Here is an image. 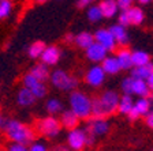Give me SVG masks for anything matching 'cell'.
I'll list each match as a JSON object with an SVG mask.
<instances>
[{
  "label": "cell",
  "instance_id": "37",
  "mask_svg": "<svg viewBox=\"0 0 153 151\" xmlns=\"http://www.w3.org/2000/svg\"><path fill=\"white\" fill-rule=\"evenodd\" d=\"M94 0H78V3H76V6H78V8H85V7H88L90 3H93Z\"/></svg>",
  "mask_w": 153,
  "mask_h": 151
},
{
  "label": "cell",
  "instance_id": "33",
  "mask_svg": "<svg viewBox=\"0 0 153 151\" xmlns=\"http://www.w3.org/2000/svg\"><path fill=\"white\" fill-rule=\"evenodd\" d=\"M29 150L30 151H45L47 150V146L41 142H34V140H33V142L29 144Z\"/></svg>",
  "mask_w": 153,
  "mask_h": 151
},
{
  "label": "cell",
  "instance_id": "41",
  "mask_svg": "<svg viewBox=\"0 0 153 151\" xmlns=\"http://www.w3.org/2000/svg\"><path fill=\"white\" fill-rule=\"evenodd\" d=\"M6 117L3 116V114L0 113V131H1V129H3V127H4V124H6Z\"/></svg>",
  "mask_w": 153,
  "mask_h": 151
},
{
  "label": "cell",
  "instance_id": "27",
  "mask_svg": "<svg viewBox=\"0 0 153 151\" xmlns=\"http://www.w3.org/2000/svg\"><path fill=\"white\" fill-rule=\"evenodd\" d=\"M14 10V4L11 0H1L0 1V22L7 19Z\"/></svg>",
  "mask_w": 153,
  "mask_h": 151
},
{
  "label": "cell",
  "instance_id": "40",
  "mask_svg": "<svg viewBox=\"0 0 153 151\" xmlns=\"http://www.w3.org/2000/svg\"><path fill=\"white\" fill-rule=\"evenodd\" d=\"M146 83H148V86H149L150 90H153V72L150 74V76L146 79Z\"/></svg>",
  "mask_w": 153,
  "mask_h": 151
},
{
  "label": "cell",
  "instance_id": "16",
  "mask_svg": "<svg viewBox=\"0 0 153 151\" xmlns=\"http://www.w3.org/2000/svg\"><path fill=\"white\" fill-rule=\"evenodd\" d=\"M29 72L32 74L33 76H36L37 79L42 80V82H47L48 79H49V75H51L49 69H48V66H47V64H44V63L34 64V66L30 68V71H29Z\"/></svg>",
  "mask_w": 153,
  "mask_h": 151
},
{
  "label": "cell",
  "instance_id": "25",
  "mask_svg": "<svg viewBox=\"0 0 153 151\" xmlns=\"http://www.w3.org/2000/svg\"><path fill=\"white\" fill-rule=\"evenodd\" d=\"M45 109L49 114L55 116L57 113H62L63 112V104H62L59 99L56 98H51V99L47 101V104H45Z\"/></svg>",
  "mask_w": 153,
  "mask_h": 151
},
{
  "label": "cell",
  "instance_id": "8",
  "mask_svg": "<svg viewBox=\"0 0 153 151\" xmlns=\"http://www.w3.org/2000/svg\"><path fill=\"white\" fill-rule=\"evenodd\" d=\"M67 144L71 150H82L86 146V132L85 129H79L78 127L68 131Z\"/></svg>",
  "mask_w": 153,
  "mask_h": 151
},
{
  "label": "cell",
  "instance_id": "12",
  "mask_svg": "<svg viewBox=\"0 0 153 151\" xmlns=\"http://www.w3.org/2000/svg\"><path fill=\"white\" fill-rule=\"evenodd\" d=\"M94 41L101 44L107 50H112L115 48V44H116V41H115L114 35L111 34V32H109V30H105V29H100V30L96 32Z\"/></svg>",
  "mask_w": 153,
  "mask_h": 151
},
{
  "label": "cell",
  "instance_id": "6",
  "mask_svg": "<svg viewBox=\"0 0 153 151\" xmlns=\"http://www.w3.org/2000/svg\"><path fill=\"white\" fill-rule=\"evenodd\" d=\"M22 85L25 86V87H27L29 90H30V91L37 97V99L44 98L45 95H47L48 90H47V85H45V82H42V80L37 79L36 76H33L30 72H27V74L23 75Z\"/></svg>",
  "mask_w": 153,
  "mask_h": 151
},
{
  "label": "cell",
  "instance_id": "4",
  "mask_svg": "<svg viewBox=\"0 0 153 151\" xmlns=\"http://www.w3.org/2000/svg\"><path fill=\"white\" fill-rule=\"evenodd\" d=\"M49 80L52 86L59 88L60 91H73L78 86V80L63 69H55L53 72H51Z\"/></svg>",
  "mask_w": 153,
  "mask_h": 151
},
{
  "label": "cell",
  "instance_id": "9",
  "mask_svg": "<svg viewBox=\"0 0 153 151\" xmlns=\"http://www.w3.org/2000/svg\"><path fill=\"white\" fill-rule=\"evenodd\" d=\"M60 57H62L60 49L57 46H55V45H51V46H45L44 52L40 56V60H41V63L47 64L49 67V66H56L59 63Z\"/></svg>",
  "mask_w": 153,
  "mask_h": 151
},
{
  "label": "cell",
  "instance_id": "1",
  "mask_svg": "<svg viewBox=\"0 0 153 151\" xmlns=\"http://www.w3.org/2000/svg\"><path fill=\"white\" fill-rule=\"evenodd\" d=\"M3 132L8 142H19L23 144H30L34 140V129L32 127L21 123L19 120L8 119L3 127Z\"/></svg>",
  "mask_w": 153,
  "mask_h": 151
},
{
  "label": "cell",
  "instance_id": "43",
  "mask_svg": "<svg viewBox=\"0 0 153 151\" xmlns=\"http://www.w3.org/2000/svg\"><path fill=\"white\" fill-rule=\"evenodd\" d=\"M140 3H142V4H148L149 1H152V0H138Z\"/></svg>",
  "mask_w": 153,
  "mask_h": 151
},
{
  "label": "cell",
  "instance_id": "35",
  "mask_svg": "<svg viewBox=\"0 0 153 151\" xmlns=\"http://www.w3.org/2000/svg\"><path fill=\"white\" fill-rule=\"evenodd\" d=\"M116 3H118V7L120 10H127L128 7H131L133 0H116Z\"/></svg>",
  "mask_w": 153,
  "mask_h": 151
},
{
  "label": "cell",
  "instance_id": "22",
  "mask_svg": "<svg viewBox=\"0 0 153 151\" xmlns=\"http://www.w3.org/2000/svg\"><path fill=\"white\" fill-rule=\"evenodd\" d=\"M74 42H75L79 48L86 49L89 45H92L93 42H94V35H92L89 32H82V33H79L78 35H75Z\"/></svg>",
  "mask_w": 153,
  "mask_h": 151
},
{
  "label": "cell",
  "instance_id": "11",
  "mask_svg": "<svg viewBox=\"0 0 153 151\" xmlns=\"http://www.w3.org/2000/svg\"><path fill=\"white\" fill-rule=\"evenodd\" d=\"M107 52H108V50L105 49L101 44L94 41L92 45H89V46L86 48V57H88L90 61L99 63V61L104 60V57L107 56Z\"/></svg>",
  "mask_w": 153,
  "mask_h": 151
},
{
  "label": "cell",
  "instance_id": "28",
  "mask_svg": "<svg viewBox=\"0 0 153 151\" xmlns=\"http://www.w3.org/2000/svg\"><path fill=\"white\" fill-rule=\"evenodd\" d=\"M131 60H133V66H143V64L149 63V55L146 52H142V50H137V52H134L131 53Z\"/></svg>",
  "mask_w": 153,
  "mask_h": 151
},
{
  "label": "cell",
  "instance_id": "10",
  "mask_svg": "<svg viewBox=\"0 0 153 151\" xmlns=\"http://www.w3.org/2000/svg\"><path fill=\"white\" fill-rule=\"evenodd\" d=\"M85 79H86V83H88V85L93 86V87H99L105 79V72H104V69H102V67H100V66L92 67V68L86 72Z\"/></svg>",
  "mask_w": 153,
  "mask_h": 151
},
{
  "label": "cell",
  "instance_id": "39",
  "mask_svg": "<svg viewBox=\"0 0 153 151\" xmlns=\"http://www.w3.org/2000/svg\"><path fill=\"white\" fill-rule=\"evenodd\" d=\"M74 40H75V35H74L73 33H68V34H66V37H64V41L68 42V44L74 42Z\"/></svg>",
  "mask_w": 153,
  "mask_h": 151
},
{
  "label": "cell",
  "instance_id": "32",
  "mask_svg": "<svg viewBox=\"0 0 153 151\" xmlns=\"http://www.w3.org/2000/svg\"><path fill=\"white\" fill-rule=\"evenodd\" d=\"M8 151H26L29 150V146L27 144H23V143H19V142H10V146L7 147Z\"/></svg>",
  "mask_w": 153,
  "mask_h": 151
},
{
  "label": "cell",
  "instance_id": "20",
  "mask_svg": "<svg viewBox=\"0 0 153 151\" xmlns=\"http://www.w3.org/2000/svg\"><path fill=\"white\" fill-rule=\"evenodd\" d=\"M109 32H111V34L114 35L115 41L118 42V44L126 45L128 42V35H127V33H126V30H124V26L115 25L109 29Z\"/></svg>",
  "mask_w": 153,
  "mask_h": 151
},
{
  "label": "cell",
  "instance_id": "18",
  "mask_svg": "<svg viewBox=\"0 0 153 151\" xmlns=\"http://www.w3.org/2000/svg\"><path fill=\"white\" fill-rule=\"evenodd\" d=\"M99 7L101 10L102 16H105V18H112L119 8L116 0H102Z\"/></svg>",
  "mask_w": 153,
  "mask_h": 151
},
{
  "label": "cell",
  "instance_id": "36",
  "mask_svg": "<svg viewBox=\"0 0 153 151\" xmlns=\"http://www.w3.org/2000/svg\"><path fill=\"white\" fill-rule=\"evenodd\" d=\"M127 116H128V119L131 120V121H134V120H137L138 117H140V113H138V110H137V108L133 105V108L130 109V112L127 113Z\"/></svg>",
  "mask_w": 153,
  "mask_h": 151
},
{
  "label": "cell",
  "instance_id": "24",
  "mask_svg": "<svg viewBox=\"0 0 153 151\" xmlns=\"http://www.w3.org/2000/svg\"><path fill=\"white\" fill-rule=\"evenodd\" d=\"M45 42L42 41H34L30 46L27 48V56L30 57V59L36 60V59H40V56H41V53L44 52L45 49Z\"/></svg>",
  "mask_w": 153,
  "mask_h": 151
},
{
  "label": "cell",
  "instance_id": "2",
  "mask_svg": "<svg viewBox=\"0 0 153 151\" xmlns=\"http://www.w3.org/2000/svg\"><path fill=\"white\" fill-rule=\"evenodd\" d=\"M119 95L115 91H105L101 97L92 99V114L96 117H107L118 109Z\"/></svg>",
  "mask_w": 153,
  "mask_h": 151
},
{
  "label": "cell",
  "instance_id": "5",
  "mask_svg": "<svg viewBox=\"0 0 153 151\" xmlns=\"http://www.w3.org/2000/svg\"><path fill=\"white\" fill-rule=\"evenodd\" d=\"M60 129H62L60 120H57L52 114L48 117H44L41 120H38V123H37V131L48 139L56 138L60 133Z\"/></svg>",
  "mask_w": 153,
  "mask_h": 151
},
{
  "label": "cell",
  "instance_id": "3",
  "mask_svg": "<svg viewBox=\"0 0 153 151\" xmlns=\"http://www.w3.org/2000/svg\"><path fill=\"white\" fill-rule=\"evenodd\" d=\"M70 108L79 119H88L92 114V99L81 91H71Z\"/></svg>",
  "mask_w": 153,
  "mask_h": 151
},
{
  "label": "cell",
  "instance_id": "44",
  "mask_svg": "<svg viewBox=\"0 0 153 151\" xmlns=\"http://www.w3.org/2000/svg\"><path fill=\"white\" fill-rule=\"evenodd\" d=\"M36 1H37V3H40V4H41V3H45L47 0H36Z\"/></svg>",
  "mask_w": 153,
  "mask_h": 151
},
{
  "label": "cell",
  "instance_id": "30",
  "mask_svg": "<svg viewBox=\"0 0 153 151\" xmlns=\"http://www.w3.org/2000/svg\"><path fill=\"white\" fill-rule=\"evenodd\" d=\"M102 18V14H101V10H100L99 6H92L89 7L88 10V19L90 22H97L100 19Z\"/></svg>",
  "mask_w": 153,
  "mask_h": 151
},
{
  "label": "cell",
  "instance_id": "31",
  "mask_svg": "<svg viewBox=\"0 0 153 151\" xmlns=\"http://www.w3.org/2000/svg\"><path fill=\"white\" fill-rule=\"evenodd\" d=\"M122 90L124 94H133V78H126L122 82Z\"/></svg>",
  "mask_w": 153,
  "mask_h": 151
},
{
  "label": "cell",
  "instance_id": "29",
  "mask_svg": "<svg viewBox=\"0 0 153 151\" xmlns=\"http://www.w3.org/2000/svg\"><path fill=\"white\" fill-rule=\"evenodd\" d=\"M134 106L137 108L140 116H146V114L150 112V104H149L148 97H141L140 99L134 104Z\"/></svg>",
  "mask_w": 153,
  "mask_h": 151
},
{
  "label": "cell",
  "instance_id": "13",
  "mask_svg": "<svg viewBox=\"0 0 153 151\" xmlns=\"http://www.w3.org/2000/svg\"><path fill=\"white\" fill-rule=\"evenodd\" d=\"M36 101H37V97H36L27 87L22 86V87L19 88L18 94H16V104H18L19 106L29 108V106H32V105H34Z\"/></svg>",
  "mask_w": 153,
  "mask_h": 151
},
{
  "label": "cell",
  "instance_id": "45",
  "mask_svg": "<svg viewBox=\"0 0 153 151\" xmlns=\"http://www.w3.org/2000/svg\"><path fill=\"white\" fill-rule=\"evenodd\" d=\"M0 1H1V0H0Z\"/></svg>",
  "mask_w": 153,
  "mask_h": 151
},
{
  "label": "cell",
  "instance_id": "7",
  "mask_svg": "<svg viewBox=\"0 0 153 151\" xmlns=\"http://www.w3.org/2000/svg\"><path fill=\"white\" fill-rule=\"evenodd\" d=\"M86 132L93 133L94 136H101L108 132V123L104 120V117L89 116L85 127Z\"/></svg>",
  "mask_w": 153,
  "mask_h": 151
},
{
  "label": "cell",
  "instance_id": "21",
  "mask_svg": "<svg viewBox=\"0 0 153 151\" xmlns=\"http://www.w3.org/2000/svg\"><path fill=\"white\" fill-rule=\"evenodd\" d=\"M118 59L119 64H120L122 69H130L133 67V60H131V53L128 52L127 49H120L118 50Z\"/></svg>",
  "mask_w": 153,
  "mask_h": 151
},
{
  "label": "cell",
  "instance_id": "23",
  "mask_svg": "<svg viewBox=\"0 0 153 151\" xmlns=\"http://www.w3.org/2000/svg\"><path fill=\"white\" fill-rule=\"evenodd\" d=\"M126 13H127L130 25L131 23H133V25H140V23H142L143 13L141 8H138V7H128V8L126 10Z\"/></svg>",
  "mask_w": 153,
  "mask_h": 151
},
{
  "label": "cell",
  "instance_id": "42",
  "mask_svg": "<svg viewBox=\"0 0 153 151\" xmlns=\"http://www.w3.org/2000/svg\"><path fill=\"white\" fill-rule=\"evenodd\" d=\"M148 99H149V104H150V110H153V94H149Z\"/></svg>",
  "mask_w": 153,
  "mask_h": 151
},
{
  "label": "cell",
  "instance_id": "26",
  "mask_svg": "<svg viewBox=\"0 0 153 151\" xmlns=\"http://www.w3.org/2000/svg\"><path fill=\"white\" fill-rule=\"evenodd\" d=\"M133 98L130 97V94H124L123 97L119 99V105H118V110L123 114H127L130 112V109L133 108Z\"/></svg>",
  "mask_w": 153,
  "mask_h": 151
},
{
  "label": "cell",
  "instance_id": "38",
  "mask_svg": "<svg viewBox=\"0 0 153 151\" xmlns=\"http://www.w3.org/2000/svg\"><path fill=\"white\" fill-rule=\"evenodd\" d=\"M146 124L150 127V128H153V110L150 113L146 114Z\"/></svg>",
  "mask_w": 153,
  "mask_h": 151
},
{
  "label": "cell",
  "instance_id": "15",
  "mask_svg": "<svg viewBox=\"0 0 153 151\" xmlns=\"http://www.w3.org/2000/svg\"><path fill=\"white\" fill-rule=\"evenodd\" d=\"M152 72H153L152 63H146V64H143V66H135V68L131 69V78L146 80Z\"/></svg>",
  "mask_w": 153,
  "mask_h": 151
},
{
  "label": "cell",
  "instance_id": "34",
  "mask_svg": "<svg viewBox=\"0 0 153 151\" xmlns=\"http://www.w3.org/2000/svg\"><path fill=\"white\" fill-rule=\"evenodd\" d=\"M119 23L122 26H128L130 25V21H128V16H127V13H126V10H122V14L119 15Z\"/></svg>",
  "mask_w": 153,
  "mask_h": 151
},
{
  "label": "cell",
  "instance_id": "17",
  "mask_svg": "<svg viewBox=\"0 0 153 151\" xmlns=\"http://www.w3.org/2000/svg\"><path fill=\"white\" fill-rule=\"evenodd\" d=\"M102 69H104L105 74H111V75H115L120 71V64H119L118 59L116 57H104L102 60Z\"/></svg>",
  "mask_w": 153,
  "mask_h": 151
},
{
  "label": "cell",
  "instance_id": "19",
  "mask_svg": "<svg viewBox=\"0 0 153 151\" xmlns=\"http://www.w3.org/2000/svg\"><path fill=\"white\" fill-rule=\"evenodd\" d=\"M133 94H137L140 97H149L150 88L148 86L146 80L133 78Z\"/></svg>",
  "mask_w": 153,
  "mask_h": 151
},
{
  "label": "cell",
  "instance_id": "14",
  "mask_svg": "<svg viewBox=\"0 0 153 151\" xmlns=\"http://www.w3.org/2000/svg\"><path fill=\"white\" fill-rule=\"evenodd\" d=\"M60 124L63 128L66 129H74L78 127L79 124V117L74 113L73 110H66V112H62V117H60Z\"/></svg>",
  "mask_w": 153,
  "mask_h": 151
}]
</instances>
